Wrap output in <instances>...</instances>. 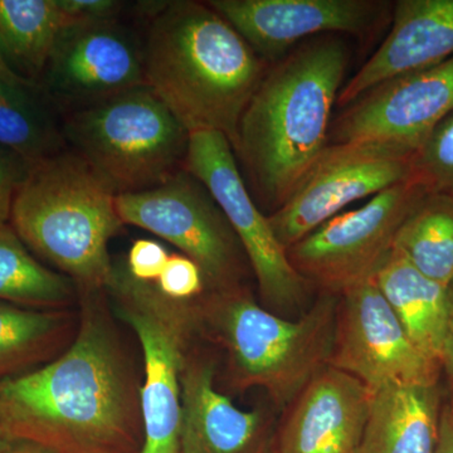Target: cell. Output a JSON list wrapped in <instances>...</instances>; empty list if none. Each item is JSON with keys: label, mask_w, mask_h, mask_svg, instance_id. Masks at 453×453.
I'll list each match as a JSON object with an SVG mask.
<instances>
[{"label": "cell", "mask_w": 453, "mask_h": 453, "mask_svg": "<svg viewBox=\"0 0 453 453\" xmlns=\"http://www.w3.org/2000/svg\"><path fill=\"white\" fill-rule=\"evenodd\" d=\"M393 250L423 275L453 285V195L426 192L396 232Z\"/></svg>", "instance_id": "obj_24"}, {"label": "cell", "mask_w": 453, "mask_h": 453, "mask_svg": "<svg viewBox=\"0 0 453 453\" xmlns=\"http://www.w3.org/2000/svg\"><path fill=\"white\" fill-rule=\"evenodd\" d=\"M262 59L273 65L301 41L325 35H365L388 3L377 0H208Z\"/></svg>", "instance_id": "obj_15"}, {"label": "cell", "mask_w": 453, "mask_h": 453, "mask_svg": "<svg viewBox=\"0 0 453 453\" xmlns=\"http://www.w3.org/2000/svg\"><path fill=\"white\" fill-rule=\"evenodd\" d=\"M426 190L405 181L344 211L288 250L292 266L311 285L342 294L374 276L393 249L399 226Z\"/></svg>", "instance_id": "obj_11"}, {"label": "cell", "mask_w": 453, "mask_h": 453, "mask_svg": "<svg viewBox=\"0 0 453 453\" xmlns=\"http://www.w3.org/2000/svg\"><path fill=\"white\" fill-rule=\"evenodd\" d=\"M125 225L168 241L201 267L207 291L237 288L249 259L207 187L186 169L162 186L116 196Z\"/></svg>", "instance_id": "obj_8"}, {"label": "cell", "mask_w": 453, "mask_h": 453, "mask_svg": "<svg viewBox=\"0 0 453 453\" xmlns=\"http://www.w3.org/2000/svg\"><path fill=\"white\" fill-rule=\"evenodd\" d=\"M349 59L342 38L325 35L268 67L234 146L255 201L279 210L326 148Z\"/></svg>", "instance_id": "obj_2"}, {"label": "cell", "mask_w": 453, "mask_h": 453, "mask_svg": "<svg viewBox=\"0 0 453 453\" xmlns=\"http://www.w3.org/2000/svg\"><path fill=\"white\" fill-rule=\"evenodd\" d=\"M16 441L13 440L7 432L4 431V428L0 425V453H5L8 451L9 447L13 445Z\"/></svg>", "instance_id": "obj_34"}, {"label": "cell", "mask_w": 453, "mask_h": 453, "mask_svg": "<svg viewBox=\"0 0 453 453\" xmlns=\"http://www.w3.org/2000/svg\"><path fill=\"white\" fill-rule=\"evenodd\" d=\"M184 169L207 187L225 211L257 280L265 308L277 315L299 309L310 283L292 266L268 217L256 204L229 140L216 131L190 133Z\"/></svg>", "instance_id": "obj_9"}, {"label": "cell", "mask_w": 453, "mask_h": 453, "mask_svg": "<svg viewBox=\"0 0 453 453\" xmlns=\"http://www.w3.org/2000/svg\"><path fill=\"white\" fill-rule=\"evenodd\" d=\"M412 180L426 192L453 195V111L434 127L414 154Z\"/></svg>", "instance_id": "obj_26"}, {"label": "cell", "mask_w": 453, "mask_h": 453, "mask_svg": "<svg viewBox=\"0 0 453 453\" xmlns=\"http://www.w3.org/2000/svg\"><path fill=\"white\" fill-rule=\"evenodd\" d=\"M442 395L436 386H390L372 393L354 453H436Z\"/></svg>", "instance_id": "obj_19"}, {"label": "cell", "mask_w": 453, "mask_h": 453, "mask_svg": "<svg viewBox=\"0 0 453 453\" xmlns=\"http://www.w3.org/2000/svg\"><path fill=\"white\" fill-rule=\"evenodd\" d=\"M35 162L0 145V225L11 219L12 205Z\"/></svg>", "instance_id": "obj_29"}, {"label": "cell", "mask_w": 453, "mask_h": 453, "mask_svg": "<svg viewBox=\"0 0 453 453\" xmlns=\"http://www.w3.org/2000/svg\"><path fill=\"white\" fill-rule=\"evenodd\" d=\"M372 280L413 344L442 365L452 286L446 288L423 275L393 249Z\"/></svg>", "instance_id": "obj_20"}, {"label": "cell", "mask_w": 453, "mask_h": 453, "mask_svg": "<svg viewBox=\"0 0 453 453\" xmlns=\"http://www.w3.org/2000/svg\"><path fill=\"white\" fill-rule=\"evenodd\" d=\"M329 365L377 392L390 386H436L442 365L422 353L374 280L340 294Z\"/></svg>", "instance_id": "obj_12"}, {"label": "cell", "mask_w": 453, "mask_h": 453, "mask_svg": "<svg viewBox=\"0 0 453 453\" xmlns=\"http://www.w3.org/2000/svg\"><path fill=\"white\" fill-rule=\"evenodd\" d=\"M442 369H451L453 371V285L451 288V305H449L445 347H443Z\"/></svg>", "instance_id": "obj_32"}, {"label": "cell", "mask_w": 453, "mask_h": 453, "mask_svg": "<svg viewBox=\"0 0 453 453\" xmlns=\"http://www.w3.org/2000/svg\"><path fill=\"white\" fill-rule=\"evenodd\" d=\"M77 288L64 273L44 266L13 226L0 225V301L37 310H67Z\"/></svg>", "instance_id": "obj_25"}, {"label": "cell", "mask_w": 453, "mask_h": 453, "mask_svg": "<svg viewBox=\"0 0 453 453\" xmlns=\"http://www.w3.org/2000/svg\"><path fill=\"white\" fill-rule=\"evenodd\" d=\"M67 310L23 308L0 301V380L56 359L76 335Z\"/></svg>", "instance_id": "obj_22"}, {"label": "cell", "mask_w": 453, "mask_h": 453, "mask_svg": "<svg viewBox=\"0 0 453 453\" xmlns=\"http://www.w3.org/2000/svg\"><path fill=\"white\" fill-rule=\"evenodd\" d=\"M393 9L386 40L340 91L342 109L380 83L453 56V0H399Z\"/></svg>", "instance_id": "obj_18"}, {"label": "cell", "mask_w": 453, "mask_h": 453, "mask_svg": "<svg viewBox=\"0 0 453 453\" xmlns=\"http://www.w3.org/2000/svg\"><path fill=\"white\" fill-rule=\"evenodd\" d=\"M0 145L31 162L67 149L62 116L37 86L0 71Z\"/></svg>", "instance_id": "obj_23"}, {"label": "cell", "mask_w": 453, "mask_h": 453, "mask_svg": "<svg viewBox=\"0 0 453 453\" xmlns=\"http://www.w3.org/2000/svg\"><path fill=\"white\" fill-rule=\"evenodd\" d=\"M170 255L162 244L153 240H138L131 244L125 268L140 282L155 283L168 264Z\"/></svg>", "instance_id": "obj_30"}, {"label": "cell", "mask_w": 453, "mask_h": 453, "mask_svg": "<svg viewBox=\"0 0 453 453\" xmlns=\"http://www.w3.org/2000/svg\"><path fill=\"white\" fill-rule=\"evenodd\" d=\"M372 392L327 365L292 402L273 453H354L371 410Z\"/></svg>", "instance_id": "obj_17"}, {"label": "cell", "mask_w": 453, "mask_h": 453, "mask_svg": "<svg viewBox=\"0 0 453 453\" xmlns=\"http://www.w3.org/2000/svg\"><path fill=\"white\" fill-rule=\"evenodd\" d=\"M436 453H453V411L451 404H443L441 413L440 440Z\"/></svg>", "instance_id": "obj_31"}, {"label": "cell", "mask_w": 453, "mask_h": 453, "mask_svg": "<svg viewBox=\"0 0 453 453\" xmlns=\"http://www.w3.org/2000/svg\"><path fill=\"white\" fill-rule=\"evenodd\" d=\"M416 151L384 142L327 144L290 198L268 217L288 251L348 205L412 180Z\"/></svg>", "instance_id": "obj_10"}, {"label": "cell", "mask_w": 453, "mask_h": 453, "mask_svg": "<svg viewBox=\"0 0 453 453\" xmlns=\"http://www.w3.org/2000/svg\"><path fill=\"white\" fill-rule=\"evenodd\" d=\"M57 4L65 26L110 22L131 13V3L119 0H57Z\"/></svg>", "instance_id": "obj_28"}, {"label": "cell", "mask_w": 453, "mask_h": 453, "mask_svg": "<svg viewBox=\"0 0 453 453\" xmlns=\"http://www.w3.org/2000/svg\"><path fill=\"white\" fill-rule=\"evenodd\" d=\"M326 292L297 320L258 305L242 286L196 300L201 333L225 349L235 389L259 387L290 404L329 365L339 300Z\"/></svg>", "instance_id": "obj_5"}, {"label": "cell", "mask_w": 453, "mask_h": 453, "mask_svg": "<svg viewBox=\"0 0 453 453\" xmlns=\"http://www.w3.org/2000/svg\"><path fill=\"white\" fill-rule=\"evenodd\" d=\"M453 111V56L375 86L333 120V144L384 142L418 150Z\"/></svg>", "instance_id": "obj_14"}, {"label": "cell", "mask_w": 453, "mask_h": 453, "mask_svg": "<svg viewBox=\"0 0 453 453\" xmlns=\"http://www.w3.org/2000/svg\"><path fill=\"white\" fill-rule=\"evenodd\" d=\"M115 193L65 149L35 163L12 205L9 225L33 255L73 280L80 295L105 294L109 243L124 226Z\"/></svg>", "instance_id": "obj_4"}, {"label": "cell", "mask_w": 453, "mask_h": 453, "mask_svg": "<svg viewBox=\"0 0 453 453\" xmlns=\"http://www.w3.org/2000/svg\"><path fill=\"white\" fill-rule=\"evenodd\" d=\"M145 85L189 133L216 131L231 142L270 64L207 2L175 0L148 22Z\"/></svg>", "instance_id": "obj_3"}, {"label": "cell", "mask_w": 453, "mask_h": 453, "mask_svg": "<svg viewBox=\"0 0 453 453\" xmlns=\"http://www.w3.org/2000/svg\"><path fill=\"white\" fill-rule=\"evenodd\" d=\"M103 295L81 296L76 335L61 356L0 380V425L14 441L52 453L142 449V384Z\"/></svg>", "instance_id": "obj_1"}, {"label": "cell", "mask_w": 453, "mask_h": 453, "mask_svg": "<svg viewBox=\"0 0 453 453\" xmlns=\"http://www.w3.org/2000/svg\"><path fill=\"white\" fill-rule=\"evenodd\" d=\"M116 314L138 336L144 357L140 389L144 442L139 453H180V378L196 335V301L164 296L154 283L133 279L115 266L107 291Z\"/></svg>", "instance_id": "obj_7"}, {"label": "cell", "mask_w": 453, "mask_h": 453, "mask_svg": "<svg viewBox=\"0 0 453 453\" xmlns=\"http://www.w3.org/2000/svg\"><path fill=\"white\" fill-rule=\"evenodd\" d=\"M5 453H52L43 447L35 445V443L25 442V441H16Z\"/></svg>", "instance_id": "obj_33"}, {"label": "cell", "mask_w": 453, "mask_h": 453, "mask_svg": "<svg viewBox=\"0 0 453 453\" xmlns=\"http://www.w3.org/2000/svg\"><path fill=\"white\" fill-rule=\"evenodd\" d=\"M145 33L124 18L65 26L40 88L59 115L86 109L145 85Z\"/></svg>", "instance_id": "obj_13"}, {"label": "cell", "mask_w": 453, "mask_h": 453, "mask_svg": "<svg viewBox=\"0 0 453 453\" xmlns=\"http://www.w3.org/2000/svg\"><path fill=\"white\" fill-rule=\"evenodd\" d=\"M216 365L193 350L180 378V453H273V419L242 411L216 388Z\"/></svg>", "instance_id": "obj_16"}, {"label": "cell", "mask_w": 453, "mask_h": 453, "mask_svg": "<svg viewBox=\"0 0 453 453\" xmlns=\"http://www.w3.org/2000/svg\"><path fill=\"white\" fill-rule=\"evenodd\" d=\"M67 149L116 196L162 186L184 169L190 133L148 86L62 116Z\"/></svg>", "instance_id": "obj_6"}, {"label": "cell", "mask_w": 453, "mask_h": 453, "mask_svg": "<svg viewBox=\"0 0 453 453\" xmlns=\"http://www.w3.org/2000/svg\"><path fill=\"white\" fill-rule=\"evenodd\" d=\"M64 26L57 0H0V71L40 88Z\"/></svg>", "instance_id": "obj_21"}, {"label": "cell", "mask_w": 453, "mask_h": 453, "mask_svg": "<svg viewBox=\"0 0 453 453\" xmlns=\"http://www.w3.org/2000/svg\"><path fill=\"white\" fill-rule=\"evenodd\" d=\"M446 372L447 378H449V392H451V401L449 402L451 404L453 411V371L451 369H443Z\"/></svg>", "instance_id": "obj_35"}, {"label": "cell", "mask_w": 453, "mask_h": 453, "mask_svg": "<svg viewBox=\"0 0 453 453\" xmlns=\"http://www.w3.org/2000/svg\"><path fill=\"white\" fill-rule=\"evenodd\" d=\"M164 296L175 301H196L207 292L201 267L184 255H170L162 275L154 283Z\"/></svg>", "instance_id": "obj_27"}]
</instances>
